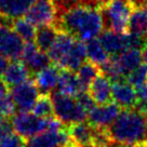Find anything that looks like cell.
I'll list each match as a JSON object with an SVG mask.
<instances>
[{
  "label": "cell",
  "instance_id": "cell-12",
  "mask_svg": "<svg viewBox=\"0 0 147 147\" xmlns=\"http://www.w3.org/2000/svg\"><path fill=\"white\" fill-rule=\"evenodd\" d=\"M111 98L122 109H129L136 106L138 97L135 88L127 80H120L113 82Z\"/></svg>",
  "mask_w": 147,
  "mask_h": 147
},
{
  "label": "cell",
  "instance_id": "cell-32",
  "mask_svg": "<svg viewBox=\"0 0 147 147\" xmlns=\"http://www.w3.org/2000/svg\"><path fill=\"white\" fill-rule=\"evenodd\" d=\"M136 90V97H138V103L136 106L138 109L146 113L147 110V81L143 83L142 86L135 88Z\"/></svg>",
  "mask_w": 147,
  "mask_h": 147
},
{
  "label": "cell",
  "instance_id": "cell-35",
  "mask_svg": "<svg viewBox=\"0 0 147 147\" xmlns=\"http://www.w3.org/2000/svg\"><path fill=\"white\" fill-rule=\"evenodd\" d=\"M9 94V87L5 84V82L0 77V100H2L3 97H5Z\"/></svg>",
  "mask_w": 147,
  "mask_h": 147
},
{
  "label": "cell",
  "instance_id": "cell-14",
  "mask_svg": "<svg viewBox=\"0 0 147 147\" xmlns=\"http://www.w3.org/2000/svg\"><path fill=\"white\" fill-rule=\"evenodd\" d=\"M87 59V45L82 40H76L68 54L56 65L60 69L77 71Z\"/></svg>",
  "mask_w": 147,
  "mask_h": 147
},
{
  "label": "cell",
  "instance_id": "cell-17",
  "mask_svg": "<svg viewBox=\"0 0 147 147\" xmlns=\"http://www.w3.org/2000/svg\"><path fill=\"white\" fill-rule=\"evenodd\" d=\"M98 40L108 54L116 56L128 50L125 42V34H118L110 29H105L100 34Z\"/></svg>",
  "mask_w": 147,
  "mask_h": 147
},
{
  "label": "cell",
  "instance_id": "cell-20",
  "mask_svg": "<svg viewBox=\"0 0 147 147\" xmlns=\"http://www.w3.org/2000/svg\"><path fill=\"white\" fill-rule=\"evenodd\" d=\"M57 91L71 97H76L80 92H82V87L77 77V74L67 69H60Z\"/></svg>",
  "mask_w": 147,
  "mask_h": 147
},
{
  "label": "cell",
  "instance_id": "cell-36",
  "mask_svg": "<svg viewBox=\"0 0 147 147\" xmlns=\"http://www.w3.org/2000/svg\"><path fill=\"white\" fill-rule=\"evenodd\" d=\"M8 66H9V60L5 57L3 55L0 54V77H2V75L5 74Z\"/></svg>",
  "mask_w": 147,
  "mask_h": 147
},
{
  "label": "cell",
  "instance_id": "cell-27",
  "mask_svg": "<svg viewBox=\"0 0 147 147\" xmlns=\"http://www.w3.org/2000/svg\"><path fill=\"white\" fill-rule=\"evenodd\" d=\"M32 114L40 118H48L54 114V106L51 93H42L39 94L35 105L32 107Z\"/></svg>",
  "mask_w": 147,
  "mask_h": 147
},
{
  "label": "cell",
  "instance_id": "cell-7",
  "mask_svg": "<svg viewBox=\"0 0 147 147\" xmlns=\"http://www.w3.org/2000/svg\"><path fill=\"white\" fill-rule=\"evenodd\" d=\"M10 96L18 111H29L39 96V89L34 79H28L27 81L12 88Z\"/></svg>",
  "mask_w": 147,
  "mask_h": 147
},
{
  "label": "cell",
  "instance_id": "cell-8",
  "mask_svg": "<svg viewBox=\"0 0 147 147\" xmlns=\"http://www.w3.org/2000/svg\"><path fill=\"white\" fill-rule=\"evenodd\" d=\"M121 113V108L115 102H109L103 105H95L88 111V121L96 129H107L117 119Z\"/></svg>",
  "mask_w": 147,
  "mask_h": 147
},
{
  "label": "cell",
  "instance_id": "cell-38",
  "mask_svg": "<svg viewBox=\"0 0 147 147\" xmlns=\"http://www.w3.org/2000/svg\"><path fill=\"white\" fill-rule=\"evenodd\" d=\"M142 55H143V61L144 63L147 64V40H145V45L142 49Z\"/></svg>",
  "mask_w": 147,
  "mask_h": 147
},
{
  "label": "cell",
  "instance_id": "cell-15",
  "mask_svg": "<svg viewBox=\"0 0 147 147\" xmlns=\"http://www.w3.org/2000/svg\"><path fill=\"white\" fill-rule=\"evenodd\" d=\"M76 40L77 39L71 36L70 34L60 30L53 46L51 47V49L48 51V55L50 57L51 62L54 65L59 64L61 61L70 52Z\"/></svg>",
  "mask_w": 147,
  "mask_h": 147
},
{
  "label": "cell",
  "instance_id": "cell-19",
  "mask_svg": "<svg viewBox=\"0 0 147 147\" xmlns=\"http://www.w3.org/2000/svg\"><path fill=\"white\" fill-rule=\"evenodd\" d=\"M128 32L143 38L147 36V3L133 8L128 22Z\"/></svg>",
  "mask_w": 147,
  "mask_h": 147
},
{
  "label": "cell",
  "instance_id": "cell-28",
  "mask_svg": "<svg viewBox=\"0 0 147 147\" xmlns=\"http://www.w3.org/2000/svg\"><path fill=\"white\" fill-rule=\"evenodd\" d=\"M25 64L29 68V70H32V73L34 71L38 73V71L42 70L43 68L48 67L49 65H51V60L47 52L38 50Z\"/></svg>",
  "mask_w": 147,
  "mask_h": 147
},
{
  "label": "cell",
  "instance_id": "cell-34",
  "mask_svg": "<svg viewBox=\"0 0 147 147\" xmlns=\"http://www.w3.org/2000/svg\"><path fill=\"white\" fill-rule=\"evenodd\" d=\"M9 132H12V124H11V122H9L8 119L0 117V140L2 138L3 135H5Z\"/></svg>",
  "mask_w": 147,
  "mask_h": 147
},
{
  "label": "cell",
  "instance_id": "cell-22",
  "mask_svg": "<svg viewBox=\"0 0 147 147\" xmlns=\"http://www.w3.org/2000/svg\"><path fill=\"white\" fill-rule=\"evenodd\" d=\"M59 32L60 30L54 24L38 27L36 37H35V43L39 48V50L45 51L48 53V51L50 50L51 47L55 42V39L59 35Z\"/></svg>",
  "mask_w": 147,
  "mask_h": 147
},
{
  "label": "cell",
  "instance_id": "cell-16",
  "mask_svg": "<svg viewBox=\"0 0 147 147\" xmlns=\"http://www.w3.org/2000/svg\"><path fill=\"white\" fill-rule=\"evenodd\" d=\"M30 77V70L22 61H12L2 75V80L9 88L16 87L21 83L27 81Z\"/></svg>",
  "mask_w": 147,
  "mask_h": 147
},
{
  "label": "cell",
  "instance_id": "cell-4",
  "mask_svg": "<svg viewBox=\"0 0 147 147\" xmlns=\"http://www.w3.org/2000/svg\"><path fill=\"white\" fill-rule=\"evenodd\" d=\"M132 10L133 5L130 0H113L103 7L102 13L107 29L118 34L128 32V22Z\"/></svg>",
  "mask_w": 147,
  "mask_h": 147
},
{
  "label": "cell",
  "instance_id": "cell-9",
  "mask_svg": "<svg viewBox=\"0 0 147 147\" xmlns=\"http://www.w3.org/2000/svg\"><path fill=\"white\" fill-rule=\"evenodd\" d=\"M69 138L75 147H95L97 130L89 121L76 122L66 125Z\"/></svg>",
  "mask_w": 147,
  "mask_h": 147
},
{
  "label": "cell",
  "instance_id": "cell-26",
  "mask_svg": "<svg viewBox=\"0 0 147 147\" xmlns=\"http://www.w3.org/2000/svg\"><path fill=\"white\" fill-rule=\"evenodd\" d=\"M12 29L21 37L25 42L35 41L37 28L32 24L25 16L13 18L12 21Z\"/></svg>",
  "mask_w": 147,
  "mask_h": 147
},
{
  "label": "cell",
  "instance_id": "cell-11",
  "mask_svg": "<svg viewBox=\"0 0 147 147\" xmlns=\"http://www.w3.org/2000/svg\"><path fill=\"white\" fill-rule=\"evenodd\" d=\"M26 147H75L65 127L59 132L45 131L28 138Z\"/></svg>",
  "mask_w": 147,
  "mask_h": 147
},
{
  "label": "cell",
  "instance_id": "cell-18",
  "mask_svg": "<svg viewBox=\"0 0 147 147\" xmlns=\"http://www.w3.org/2000/svg\"><path fill=\"white\" fill-rule=\"evenodd\" d=\"M60 77V68L56 65H49L48 67L35 74V82L39 91L42 93H50L57 87Z\"/></svg>",
  "mask_w": 147,
  "mask_h": 147
},
{
  "label": "cell",
  "instance_id": "cell-23",
  "mask_svg": "<svg viewBox=\"0 0 147 147\" xmlns=\"http://www.w3.org/2000/svg\"><path fill=\"white\" fill-rule=\"evenodd\" d=\"M116 59L119 63L121 69L123 70L125 76H128L131 71L138 68L142 64L143 55L142 50L140 49H129L123 51L119 55H116Z\"/></svg>",
  "mask_w": 147,
  "mask_h": 147
},
{
  "label": "cell",
  "instance_id": "cell-25",
  "mask_svg": "<svg viewBox=\"0 0 147 147\" xmlns=\"http://www.w3.org/2000/svg\"><path fill=\"white\" fill-rule=\"evenodd\" d=\"M101 68L100 66L93 64L90 61L84 62L79 69L76 71L77 77H78L80 84L82 87L83 91H88V89L90 87V84L92 83V81L96 78L97 76L101 74Z\"/></svg>",
  "mask_w": 147,
  "mask_h": 147
},
{
  "label": "cell",
  "instance_id": "cell-2",
  "mask_svg": "<svg viewBox=\"0 0 147 147\" xmlns=\"http://www.w3.org/2000/svg\"><path fill=\"white\" fill-rule=\"evenodd\" d=\"M104 130L113 143L147 147V116L138 107L122 109L113 124Z\"/></svg>",
  "mask_w": 147,
  "mask_h": 147
},
{
  "label": "cell",
  "instance_id": "cell-24",
  "mask_svg": "<svg viewBox=\"0 0 147 147\" xmlns=\"http://www.w3.org/2000/svg\"><path fill=\"white\" fill-rule=\"evenodd\" d=\"M86 45H87V59L91 63L101 67L102 65H104L109 60L108 56L109 54L106 52L104 47L102 46L98 38H93L88 40Z\"/></svg>",
  "mask_w": 147,
  "mask_h": 147
},
{
  "label": "cell",
  "instance_id": "cell-6",
  "mask_svg": "<svg viewBox=\"0 0 147 147\" xmlns=\"http://www.w3.org/2000/svg\"><path fill=\"white\" fill-rule=\"evenodd\" d=\"M12 129L24 138H30L46 131V118H40L29 111H18L12 116Z\"/></svg>",
  "mask_w": 147,
  "mask_h": 147
},
{
  "label": "cell",
  "instance_id": "cell-10",
  "mask_svg": "<svg viewBox=\"0 0 147 147\" xmlns=\"http://www.w3.org/2000/svg\"><path fill=\"white\" fill-rule=\"evenodd\" d=\"M36 27L54 24L56 12L52 0H37L24 15Z\"/></svg>",
  "mask_w": 147,
  "mask_h": 147
},
{
  "label": "cell",
  "instance_id": "cell-13",
  "mask_svg": "<svg viewBox=\"0 0 147 147\" xmlns=\"http://www.w3.org/2000/svg\"><path fill=\"white\" fill-rule=\"evenodd\" d=\"M111 86H113L111 80L103 73H101L92 81L88 89V92L96 103V105H103V104L113 102Z\"/></svg>",
  "mask_w": 147,
  "mask_h": 147
},
{
  "label": "cell",
  "instance_id": "cell-31",
  "mask_svg": "<svg viewBox=\"0 0 147 147\" xmlns=\"http://www.w3.org/2000/svg\"><path fill=\"white\" fill-rule=\"evenodd\" d=\"M15 108L16 107L14 105L10 94L3 97L2 100H0V117L1 118L8 119L9 117H12L15 113Z\"/></svg>",
  "mask_w": 147,
  "mask_h": 147
},
{
  "label": "cell",
  "instance_id": "cell-33",
  "mask_svg": "<svg viewBox=\"0 0 147 147\" xmlns=\"http://www.w3.org/2000/svg\"><path fill=\"white\" fill-rule=\"evenodd\" d=\"M76 100H77V102L82 106L84 109L87 110V113L88 111H90L94 106L96 105V103L94 102V100L92 98L91 95L89 94V92L88 91L80 92L78 95L76 96Z\"/></svg>",
  "mask_w": 147,
  "mask_h": 147
},
{
  "label": "cell",
  "instance_id": "cell-30",
  "mask_svg": "<svg viewBox=\"0 0 147 147\" xmlns=\"http://www.w3.org/2000/svg\"><path fill=\"white\" fill-rule=\"evenodd\" d=\"M0 147H26V141L13 132H9L0 140Z\"/></svg>",
  "mask_w": 147,
  "mask_h": 147
},
{
  "label": "cell",
  "instance_id": "cell-39",
  "mask_svg": "<svg viewBox=\"0 0 147 147\" xmlns=\"http://www.w3.org/2000/svg\"><path fill=\"white\" fill-rule=\"evenodd\" d=\"M116 147H141V146H138V145H131V144H120L118 146Z\"/></svg>",
  "mask_w": 147,
  "mask_h": 147
},
{
  "label": "cell",
  "instance_id": "cell-5",
  "mask_svg": "<svg viewBox=\"0 0 147 147\" xmlns=\"http://www.w3.org/2000/svg\"><path fill=\"white\" fill-rule=\"evenodd\" d=\"M13 18L0 14V54L8 60L21 59L24 40L12 29Z\"/></svg>",
  "mask_w": 147,
  "mask_h": 147
},
{
  "label": "cell",
  "instance_id": "cell-40",
  "mask_svg": "<svg viewBox=\"0 0 147 147\" xmlns=\"http://www.w3.org/2000/svg\"><path fill=\"white\" fill-rule=\"evenodd\" d=\"M145 114H146V116H147V110H146V113H145Z\"/></svg>",
  "mask_w": 147,
  "mask_h": 147
},
{
  "label": "cell",
  "instance_id": "cell-37",
  "mask_svg": "<svg viewBox=\"0 0 147 147\" xmlns=\"http://www.w3.org/2000/svg\"><path fill=\"white\" fill-rule=\"evenodd\" d=\"M93 1H94L100 8H103V7L107 5L108 3H110L113 0H93Z\"/></svg>",
  "mask_w": 147,
  "mask_h": 147
},
{
  "label": "cell",
  "instance_id": "cell-1",
  "mask_svg": "<svg viewBox=\"0 0 147 147\" xmlns=\"http://www.w3.org/2000/svg\"><path fill=\"white\" fill-rule=\"evenodd\" d=\"M54 25L59 30L68 32L82 41L100 36L105 26L102 8L94 3L79 5L67 10L56 16Z\"/></svg>",
  "mask_w": 147,
  "mask_h": 147
},
{
  "label": "cell",
  "instance_id": "cell-29",
  "mask_svg": "<svg viewBox=\"0 0 147 147\" xmlns=\"http://www.w3.org/2000/svg\"><path fill=\"white\" fill-rule=\"evenodd\" d=\"M130 84H132L134 88L142 86L147 80V64L142 63L138 68H135L133 71L129 74L125 79Z\"/></svg>",
  "mask_w": 147,
  "mask_h": 147
},
{
  "label": "cell",
  "instance_id": "cell-21",
  "mask_svg": "<svg viewBox=\"0 0 147 147\" xmlns=\"http://www.w3.org/2000/svg\"><path fill=\"white\" fill-rule=\"evenodd\" d=\"M37 0H0V14L16 18L24 16Z\"/></svg>",
  "mask_w": 147,
  "mask_h": 147
},
{
  "label": "cell",
  "instance_id": "cell-3",
  "mask_svg": "<svg viewBox=\"0 0 147 147\" xmlns=\"http://www.w3.org/2000/svg\"><path fill=\"white\" fill-rule=\"evenodd\" d=\"M54 106V115L66 125L81 122L88 118L87 110L79 104L76 97L62 94L59 91L51 93Z\"/></svg>",
  "mask_w": 147,
  "mask_h": 147
}]
</instances>
